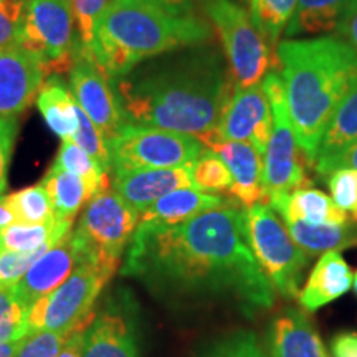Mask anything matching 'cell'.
Returning <instances> with one entry per match:
<instances>
[{"label": "cell", "instance_id": "obj_1", "mask_svg": "<svg viewBox=\"0 0 357 357\" xmlns=\"http://www.w3.org/2000/svg\"><path fill=\"white\" fill-rule=\"evenodd\" d=\"M121 275L176 296H222L252 318L275 303L248 247L243 211L222 205L176 225L137 223Z\"/></svg>", "mask_w": 357, "mask_h": 357}, {"label": "cell", "instance_id": "obj_2", "mask_svg": "<svg viewBox=\"0 0 357 357\" xmlns=\"http://www.w3.org/2000/svg\"><path fill=\"white\" fill-rule=\"evenodd\" d=\"M126 121L205 139L215 132L230 98L229 71L211 48L131 71L116 79Z\"/></svg>", "mask_w": 357, "mask_h": 357}, {"label": "cell", "instance_id": "obj_3", "mask_svg": "<svg viewBox=\"0 0 357 357\" xmlns=\"http://www.w3.org/2000/svg\"><path fill=\"white\" fill-rule=\"evenodd\" d=\"M291 126L301 153L314 166L334 111L357 79V52L344 40H283L276 47Z\"/></svg>", "mask_w": 357, "mask_h": 357}, {"label": "cell", "instance_id": "obj_4", "mask_svg": "<svg viewBox=\"0 0 357 357\" xmlns=\"http://www.w3.org/2000/svg\"><path fill=\"white\" fill-rule=\"evenodd\" d=\"M211 37V26L192 12L111 0L98 22L95 40L84 50L116 82L141 61L167 52L202 47Z\"/></svg>", "mask_w": 357, "mask_h": 357}, {"label": "cell", "instance_id": "obj_5", "mask_svg": "<svg viewBox=\"0 0 357 357\" xmlns=\"http://www.w3.org/2000/svg\"><path fill=\"white\" fill-rule=\"evenodd\" d=\"M243 227L248 247L273 288L287 298L300 296V284L310 257L294 243L273 207L265 204L247 207L243 211Z\"/></svg>", "mask_w": 357, "mask_h": 357}, {"label": "cell", "instance_id": "obj_6", "mask_svg": "<svg viewBox=\"0 0 357 357\" xmlns=\"http://www.w3.org/2000/svg\"><path fill=\"white\" fill-rule=\"evenodd\" d=\"M139 215L109 187L98 192L86 204L77 230L71 231L83 252L84 263L91 261L116 273L137 229Z\"/></svg>", "mask_w": 357, "mask_h": 357}, {"label": "cell", "instance_id": "obj_7", "mask_svg": "<svg viewBox=\"0 0 357 357\" xmlns=\"http://www.w3.org/2000/svg\"><path fill=\"white\" fill-rule=\"evenodd\" d=\"M114 273L86 261L75 268L63 283L29 307V334L53 331L71 334L79 326L91 324L93 306Z\"/></svg>", "mask_w": 357, "mask_h": 357}, {"label": "cell", "instance_id": "obj_8", "mask_svg": "<svg viewBox=\"0 0 357 357\" xmlns=\"http://www.w3.org/2000/svg\"><path fill=\"white\" fill-rule=\"evenodd\" d=\"M108 142L111 171L172 169L190 164L204 144L189 134L126 123Z\"/></svg>", "mask_w": 357, "mask_h": 357}, {"label": "cell", "instance_id": "obj_9", "mask_svg": "<svg viewBox=\"0 0 357 357\" xmlns=\"http://www.w3.org/2000/svg\"><path fill=\"white\" fill-rule=\"evenodd\" d=\"M204 10L222 40L235 88L261 83L270 68V50L247 10L234 0H207Z\"/></svg>", "mask_w": 357, "mask_h": 357}, {"label": "cell", "instance_id": "obj_10", "mask_svg": "<svg viewBox=\"0 0 357 357\" xmlns=\"http://www.w3.org/2000/svg\"><path fill=\"white\" fill-rule=\"evenodd\" d=\"M261 84L273 116L271 136L263 154V189L268 200L275 194L311 185V182L306 178L301 149L294 137L291 119H289L283 78L278 73H270Z\"/></svg>", "mask_w": 357, "mask_h": 357}, {"label": "cell", "instance_id": "obj_11", "mask_svg": "<svg viewBox=\"0 0 357 357\" xmlns=\"http://www.w3.org/2000/svg\"><path fill=\"white\" fill-rule=\"evenodd\" d=\"M77 38L70 0H25L20 47L42 58L48 75L70 70Z\"/></svg>", "mask_w": 357, "mask_h": 357}, {"label": "cell", "instance_id": "obj_12", "mask_svg": "<svg viewBox=\"0 0 357 357\" xmlns=\"http://www.w3.org/2000/svg\"><path fill=\"white\" fill-rule=\"evenodd\" d=\"M68 71L70 89L78 106L105 139H111L128 123L114 79H111L82 47L75 50Z\"/></svg>", "mask_w": 357, "mask_h": 357}, {"label": "cell", "instance_id": "obj_13", "mask_svg": "<svg viewBox=\"0 0 357 357\" xmlns=\"http://www.w3.org/2000/svg\"><path fill=\"white\" fill-rule=\"evenodd\" d=\"M273 128V116L263 84L235 88L231 93L215 132L200 142L208 144L211 141H240L248 142L261 155L265 154L268 141Z\"/></svg>", "mask_w": 357, "mask_h": 357}, {"label": "cell", "instance_id": "obj_14", "mask_svg": "<svg viewBox=\"0 0 357 357\" xmlns=\"http://www.w3.org/2000/svg\"><path fill=\"white\" fill-rule=\"evenodd\" d=\"M83 357H141L136 305L126 291L109 296L86 329Z\"/></svg>", "mask_w": 357, "mask_h": 357}, {"label": "cell", "instance_id": "obj_15", "mask_svg": "<svg viewBox=\"0 0 357 357\" xmlns=\"http://www.w3.org/2000/svg\"><path fill=\"white\" fill-rule=\"evenodd\" d=\"M48 77L43 60L20 45L0 50V119L17 118L37 100Z\"/></svg>", "mask_w": 357, "mask_h": 357}, {"label": "cell", "instance_id": "obj_16", "mask_svg": "<svg viewBox=\"0 0 357 357\" xmlns=\"http://www.w3.org/2000/svg\"><path fill=\"white\" fill-rule=\"evenodd\" d=\"M82 263H84L83 252L70 231L65 238H61L43 255H40L38 260H35L24 278L10 288V291L17 300L30 307L40 298L55 291Z\"/></svg>", "mask_w": 357, "mask_h": 357}, {"label": "cell", "instance_id": "obj_17", "mask_svg": "<svg viewBox=\"0 0 357 357\" xmlns=\"http://www.w3.org/2000/svg\"><path fill=\"white\" fill-rule=\"evenodd\" d=\"M185 187H192L190 164L172 169L113 171V190L139 213L169 192Z\"/></svg>", "mask_w": 357, "mask_h": 357}, {"label": "cell", "instance_id": "obj_18", "mask_svg": "<svg viewBox=\"0 0 357 357\" xmlns=\"http://www.w3.org/2000/svg\"><path fill=\"white\" fill-rule=\"evenodd\" d=\"M266 357H328L314 324L294 307L281 311L266 331Z\"/></svg>", "mask_w": 357, "mask_h": 357}, {"label": "cell", "instance_id": "obj_19", "mask_svg": "<svg viewBox=\"0 0 357 357\" xmlns=\"http://www.w3.org/2000/svg\"><path fill=\"white\" fill-rule=\"evenodd\" d=\"M205 146L220 155L229 167L234 178L230 194L245 205V208L266 200L263 189V160L255 147L240 141H211Z\"/></svg>", "mask_w": 357, "mask_h": 357}, {"label": "cell", "instance_id": "obj_20", "mask_svg": "<svg viewBox=\"0 0 357 357\" xmlns=\"http://www.w3.org/2000/svg\"><path fill=\"white\" fill-rule=\"evenodd\" d=\"M284 222H305L307 225H337L349 220V215L339 208L331 197L311 185L291 192L275 194L268 199Z\"/></svg>", "mask_w": 357, "mask_h": 357}, {"label": "cell", "instance_id": "obj_21", "mask_svg": "<svg viewBox=\"0 0 357 357\" xmlns=\"http://www.w3.org/2000/svg\"><path fill=\"white\" fill-rule=\"evenodd\" d=\"M352 281L354 276L341 253H324L300 291V305L307 312L318 311L349 291Z\"/></svg>", "mask_w": 357, "mask_h": 357}, {"label": "cell", "instance_id": "obj_22", "mask_svg": "<svg viewBox=\"0 0 357 357\" xmlns=\"http://www.w3.org/2000/svg\"><path fill=\"white\" fill-rule=\"evenodd\" d=\"M227 202L218 194H207L185 187L169 192L139 215V223L176 225L205 211L222 207Z\"/></svg>", "mask_w": 357, "mask_h": 357}, {"label": "cell", "instance_id": "obj_23", "mask_svg": "<svg viewBox=\"0 0 357 357\" xmlns=\"http://www.w3.org/2000/svg\"><path fill=\"white\" fill-rule=\"evenodd\" d=\"M37 106L47 126L61 141H70L78 129V102L58 75L45 79L38 91Z\"/></svg>", "mask_w": 357, "mask_h": 357}, {"label": "cell", "instance_id": "obj_24", "mask_svg": "<svg viewBox=\"0 0 357 357\" xmlns=\"http://www.w3.org/2000/svg\"><path fill=\"white\" fill-rule=\"evenodd\" d=\"M357 8V0H298L287 26L288 37L337 30Z\"/></svg>", "mask_w": 357, "mask_h": 357}, {"label": "cell", "instance_id": "obj_25", "mask_svg": "<svg viewBox=\"0 0 357 357\" xmlns=\"http://www.w3.org/2000/svg\"><path fill=\"white\" fill-rule=\"evenodd\" d=\"M284 225L294 243L310 258L319 253L357 247V220L337 225H307L305 222H284Z\"/></svg>", "mask_w": 357, "mask_h": 357}, {"label": "cell", "instance_id": "obj_26", "mask_svg": "<svg viewBox=\"0 0 357 357\" xmlns=\"http://www.w3.org/2000/svg\"><path fill=\"white\" fill-rule=\"evenodd\" d=\"M357 141V79L344 100L334 111L331 121L326 128L323 139L319 142L318 155H316L314 167L318 169L326 162L336 158L342 151L354 144Z\"/></svg>", "mask_w": 357, "mask_h": 357}, {"label": "cell", "instance_id": "obj_27", "mask_svg": "<svg viewBox=\"0 0 357 357\" xmlns=\"http://www.w3.org/2000/svg\"><path fill=\"white\" fill-rule=\"evenodd\" d=\"M73 220L52 218L45 223H12L0 230V250L29 253L40 248H50L71 231Z\"/></svg>", "mask_w": 357, "mask_h": 357}, {"label": "cell", "instance_id": "obj_28", "mask_svg": "<svg viewBox=\"0 0 357 357\" xmlns=\"http://www.w3.org/2000/svg\"><path fill=\"white\" fill-rule=\"evenodd\" d=\"M42 184L50 195L55 217L63 220H75L83 205L95 197V192L82 177L53 166L42 178Z\"/></svg>", "mask_w": 357, "mask_h": 357}, {"label": "cell", "instance_id": "obj_29", "mask_svg": "<svg viewBox=\"0 0 357 357\" xmlns=\"http://www.w3.org/2000/svg\"><path fill=\"white\" fill-rule=\"evenodd\" d=\"M53 167L82 177L89 189L95 192V195L109 187L108 172L101 167V164L95 158H91L86 151L71 141L61 142Z\"/></svg>", "mask_w": 357, "mask_h": 357}, {"label": "cell", "instance_id": "obj_30", "mask_svg": "<svg viewBox=\"0 0 357 357\" xmlns=\"http://www.w3.org/2000/svg\"><path fill=\"white\" fill-rule=\"evenodd\" d=\"M296 3L298 0H250L253 24L275 48L281 32L291 20Z\"/></svg>", "mask_w": 357, "mask_h": 357}, {"label": "cell", "instance_id": "obj_31", "mask_svg": "<svg viewBox=\"0 0 357 357\" xmlns=\"http://www.w3.org/2000/svg\"><path fill=\"white\" fill-rule=\"evenodd\" d=\"M7 205L10 208L15 222L19 223H45L55 218V211L47 189L42 182L22 189L15 194L6 195Z\"/></svg>", "mask_w": 357, "mask_h": 357}, {"label": "cell", "instance_id": "obj_32", "mask_svg": "<svg viewBox=\"0 0 357 357\" xmlns=\"http://www.w3.org/2000/svg\"><path fill=\"white\" fill-rule=\"evenodd\" d=\"M192 187L200 192H223L230 190L231 174L220 155L212 149H204L195 160L190 162Z\"/></svg>", "mask_w": 357, "mask_h": 357}, {"label": "cell", "instance_id": "obj_33", "mask_svg": "<svg viewBox=\"0 0 357 357\" xmlns=\"http://www.w3.org/2000/svg\"><path fill=\"white\" fill-rule=\"evenodd\" d=\"M29 307L13 296L10 289L0 288V341H22L29 334Z\"/></svg>", "mask_w": 357, "mask_h": 357}, {"label": "cell", "instance_id": "obj_34", "mask_svg": "<svg viewBox=\"0 0 357 357\" xmlns=\"http://www.w3.org/2000/svg\"><path fill=\"white\" fill-rule=\"evenodd\" d=\"M70 3L73 10L75 26H77L78 47L89 48V45L95 40L98 22L111 0H70Z\"/></svg>", "mask_w": 357, "mask_h": 357}, {"label": "cell", "instance_id": "obj_35", "mask_svg": "<svg viewBox=\"0 0 357 357\" xmlns=\"http://www.w3.org/2000/svg\"><path fill=\"white\" fill-rule=\"evenodd\" d=\"M70 141L86 151L91 158H95L106 172L111 171L108 142H106L105 136L98 131V128L93 124L91 119L83 113L79 106H78V129L77 132L71 136Z\"/></svg>", "mask_w": 357, "mask_h": 357}, {"label": "cell", "instance_id": "obj_36", "mask_svg": "<svg viewBox=\"0 0 357 357\" xmlns=\"http://www.w3.org/2000/svg\"><path fill=\"white\" fill-rule=\"evenodd\" d=\"M202 357H266L257 334L236 331L211 346Z\"/></svg>", "mask_w": 357, "mask_h": 357}, {"label": "cell", "instance_id": "obj_37", "mask_svg": "<svg viewBox=\"0 0 357 357\" xmlns=\"http://www.w3.org/2000/svg\"><path fill=\"white\" fill-rule=\"evenodd\" d=\"M328 189L334 204L342 208L352 220H357V171L356 169H337L326 177Z\"/></svg>", "mask_w": 357, "mask_h": 357}, {"label": "cell", "instance_id": "obj_38", "mask_svg": "<svg viewBox=\"0 0 357 357\" xmlns=\"http://www.w3.org/2000/svg\"><path fill=\"white\" fill-rule=\"evenodd\" d=\"M52 248V247H50ZM48 248H40L29 253L8 252V250H0V288L10 289L15 287L29 268L43 255Z\"/></svg>", "mask_w": 357, "mask_h": 357}, {"label": "cell", "instance_id": "obj_39", "mask_svg": "<svg viewBox=\"0 0 357 357\" xmlns=\"http://www.w3.org/2000/svg\"><path fill=\"white\" fill-rule=\"evenodd\" d=\"M25 0L0 2V50L20 45Z\"/></svg>", "mask_w": 357, "mask_h": 357}, {"label": "cell", "instance_id": "obj_40", "mask_svg": "<svg viewBox=\"0 0 357 357\" xmlns=\"http://www.w3.org/2000/svg\"><path fill=\"white\" fill-rule=\"evenodd\" d=\"M68 336L53 331L26 334L15 357H56Z\"/></svg>", "mask_w": 357, "mask_h": 357}, {"label": "cell", "instance_id": "obj_41", "mask_svg": "<svg viewBox=\"0 0 357 357\" xmlns=\"http://www.w3.org/2000/svg\"><path fill=\"white\" fill-rule=\"evenodd\" d=\"M19 119L3 118L0 119V197L7 189V174L13 153L15 139L19 136Z\"/></svg>", "mask_w": 357, "mask_h": 357}, {"label": "cell", "instance_id": "obj_42", "mask_svg": "<svg viewBox=\"0 0 357 357\" xmlns=\"http://www.w3.org/2000/svg\"><path fill=\"white\" fill-rule=\"evenodd\" d=\"M337 169H356L357 171V141L347 147L346 151H342L341 154H337L336 158L329 160V162H326L324 166L316 169V171L323 177H328L329 174L337 171Z\"/></svg>", "mask_w": 357, "mask_h": 357}, {"label": "cell", "instance_id": "obj_43", "mask_svg": "<svg viewBox=\"0 0 357 357\" xmlns=\"http://www.w3.org/2000/svg\"><path fill=\"white\" fill-rule=\"evenodd\" d=\"M89 324L79 326L77 331H73L66 337L56 357H83L84 352V337H86V329Z\"/></svg>", "mask_w": 357, "mask_h": 357}, {"label": "cell", "instance_id": "obj_44", "mask_svg": "<svg viewBox=\"0 0 357 357\" xmlns=\"http://www.w3.org/2000/svg\"><path fill=\"white\" fill-rule=\"evenodd\" d=\"M334 357H357V333H342L333 339Z\"/></svg>", "mask_w": 357, "mask_h": 357}, {"label": "cell", "instance_id": "obj_45", "mask_svg": "<svg viewBox=\"0 0 357 357\" xmlns=\"http://www.w3.org/2000/svg\"><path fill=\"white\" fill-rule=\"evenodd\" d=\"M337 32L339 35H342L346 43L357 52V8L337 26Z\"/></svg>", "mask_w": 357, "mask_h": 357}, {"label": "cell", "instance_id": "obj_46", "mask_svg": "<svg viewBox=\"0 0 357 357\" xmlns=\"http://www.w3.org/2000/svg\"><path fill=\"white\" fill-rule=\"evenodd\" d=\"M132 2L151 3V6H158L164 8H174V10H184L192 12V7L197 2H207V0H132Z\"/></svg>", "mask_w": 357, "mask_h": 357}, {"label": "cell", "instance_id": "obj_47", "mask_svg": "<svg viewBox=\"0 0 357 357\" xmlns=\"http://www.w3.org/2000/svg\"><path fill=\"white\" fill-rule=\"evenodd\" d=\"M12 223H15V217H13L12 211L8 208L7 199L2 195V197H0V230L7 229Z\"/></svg>", "mask_w": 357, "mask_h": 357}, {"label": "cell", "instance_id": "obj_48", "mask_svg": "<svg viewBox=\"0 0 357 357\" xmlns=\"http://www.w3.org/2000/svg\"><path fill=\"white\" fill-rule=\"evenodd\" d=\"M22 341H12V342H2L0 341V357H15L17 352H19Z\"/></svg>", "mask_w": 357, "mask_h": 357}, {"label": "cell", "instance_id": "obj_49", "mask_svg": "<svg viewBox=\"0 0 357 357\" xmlns=\"http://www.w3.org/2000/svg\"><path fill=\"white\" fill-rule=\"evenodd\" d=\"M354 291H356V294H357V273H356V276H354Z\"/></svg>", "mask_w": 357, "mask_h": 357}, {"label": "cell", "instance_id": "obj_50", "mask_svg": "<svg viewBox=\"0 0 357 357\" xmlns=\"http://www.w3.org/2000/svg\"><path fill=\"white\" fill-rule=\"evenodd\" d=\"M0 2H3V0H0Z\"/></svg>", "mask_w": 357, "mask_h": 357}]
</instances>
